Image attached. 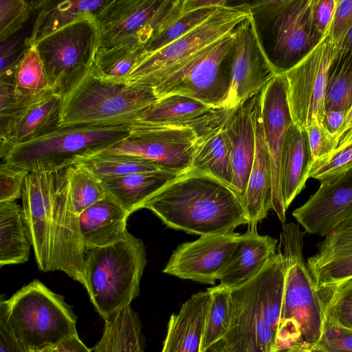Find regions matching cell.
Here are the masks:
<instances>
[{"instance_id":"1","label":"cell","mask_w":352,"mask_h":352,"mask_svg":"<svg viewBox=\"0 0 352 352\" xmlns=\"http://www.w3.org/2000/svg\"><path fill=\"white\" fill-rule=\"evenodd\" d=\"M168 227L201 236L234 232L248 224L241 198L228 186L192 169L143 205Z\"/></svg>"},{"instance_id":"2","label":"cell","mask_w":352,"mask_h":352,"mask_svg":"<svg viewBox=\"0 0 352 352\" xmlns=\"http://www.w3.org/2000/svg\"><path fill=\"white\" fill-rule=\"evenodd\" d=\"M285 273L278 250L256 275L230 289L232 318L223 339L229 352H275Z\"/></svg>"},{"instance_id":"3","label":"cell","mask_w":352,"mask_h":352,"mask_svg":"<svg viewBox=\"0 0 352 352\" xmlns=\"http://www.w3.org/2000/svg\"><path fill=\"white\" fill-rule=\"evenodd\" d=\"M303 236L298 224H283L278 250L285 273L275 352L295 344L313 345L324 327V302L303 256Z\"/></svg>"},{"instance_id":"4","label":"cell","mask_w":352,"mask_h":352,"mask_svg":"<svg viewBox=\"0 0 352 352\" xmlns=\"http://www.w3.org/2000/svg\"><path fill=\"white\" fill-rule=\"evenodd\" d=\"M157 100L150 87L107 80L91 69L62 98L58 126H131Z\"/></svg>"},{"instance_id":"5","label":"cell","mask_w":352,"mask_h":352,"mask_svg":"<svg viewBox=\"0 0 352 352\" xmlns=\"http://www.w3.org/2000/svg\"><path fill=\"white\" fill-rule=\"evenodd\" d=\"M86 287L96 311L108 320L140 294L146 255L143 242L127 232L120 241L86 250Z\"/></svg>"},{"instance_id":"6","label":"cell","mask_w":352,"mask_h":352,"mask_svg":"<svg viewBox=\"0 0 352 352\" xmlns=\"http://www.w3.org/2000/svg\"><path fill=\"white\" fill-rule=\"evenodd\" d=\"M313 0L245 3L261 46L277 74L287 71L324 38L312 17Z\"/></svg>"},{"instance_id":"7","label":"cell","mask_w":352,"mask_h":352,"mask_svg":"<svg viewBox=\"0 0 352 352\" xmlns=\"http://www.w3.org/2000/svg\"><path fill=\"white\" fill-rule=\"evenodd\" d=\"M129 133L130 126L58 127L14 146L1 160L29 172H54L102 151Z\"/></svg>"},{"instance_id":"8","label":"cell","mask_w":352,"mask_h":352,"mask_svg":"<svg viewBox=\"0 0 352 352\" xmlns=\"http://www.w3.org/2000/svg\"><path fill=\"white\" fill-rule=\"evenodd\" d=\"M16 337L28 351L55 347L78 333L76 316L64 297L38 280L23 286L5 300Z\"/></svg>"},{"instance_id":"9","label":"cell","mask_w":352,"mask_h":352,"mask_svg":"<svg viewBox=\"0 0 352 352\" xmlns=\"http://www.w3.org/2000/svg\"><path fill=\"white\" fill-rule=\"evenodd\" d=\"M50 88L61 98L91 69L100 47L93 14L81 17L32 45Z\"/></svg>"},{"instance_id":"10","label":"cell","mask_w":352,"mask_h":352,"mask_svg":"<svg viewBox=\"0 0 352 352\" xmlns=\"http://www.w3.org/2000/svg\"><path fill=\"white\" fill-rule=\"evenodd\" d=\"M234 30L200 50L153 87L157 98L179 95L219 109L228 91Z\"/></svg>"},{"instance_id":"11","label":"cell","mask_w":352,"mask_h":352,"mask_svg":"<svg viewBox=\"0 0 352 352\" xmlns=\"http://www.w3.org/2000/svg\"><path fill=\"white\" fill-rule=\"evenodd\" d=\"M249 15L245 3L219 8L204 23L140 61L125 83L152 89L200 50L232 32Z\"/></svg>"},{"instance_id":"12","label":"cell","mask_w":352,"mask_h":352,"mask_svg":"<svg viewBox=\"0 0 352 352\" xmlns=\"http://www.w3.org/2000/svg\"><path fill=\"white\" fill-rule=\"evenodd\" d=\"M204 131L138 122L129 135L101 152L126 154L150 160L160 169L178 174L191 169L195 142Z\"/></svg>"},{"instance_id":"13","label":"cell","mask_w":352,"mask_h":352,"mask_svg":"<svg viewBox=\"0 0 352 352\" xmlns=\"http://www.w3.org/2000/svg\"><path fill=\"white\" fill-rule=\"evenodd\" d=\"M338 51L328 32L307 56L283 73L293 122L302 131L315 122L322 124L328 71Z\"/></svg>"},{"instance_id":"14","label":"cell","mask_w":352,"mask_h":352,"mask_svg":"<svg viewBox=\"0 0 352 352\" xmlns=\"http://www.w3.org/2000/svg\"><path fill=\"white\" fill-rule=\"evenodd\" d=\"M69 167L54 174L50 272L62 271L85 288L86 248L71 198Z\"/></svg>"},{"instance_id":"15","label":"cell","mask_w":352,"mask_h":352,"mask_svg":"<svg viewBox=\"0 0 352 352\" xmlns=\"http://www.w3.org/2000/svg\"><path fill=\"white\" fill-rule=\"evenodd\" d=\"M171 1L109 0L95 15L100 48L138 45L143 48L164 21Z\"/></svg>"},{"instance_id":"16","label":"cell","mask_w":352,"mask_h":352,"mask_svg":"<svg viewBox=\"0 0 352 352\" xmlns=\"http://www.w3.org/2000/svg\"><path fill=\"white\" fill-rule=\"evenodd\" d=\"M276 74L261 46L249 13L234 30L229 88L219 109L236 108L259 93Z\"/></svg>"},{"instance_id":"17","label":"cell","mask_w":352,"mask_h":352,"mask_svg":"<svg viewBox=\"0 0 352 352\" xmlns=\"http://www.w3.org/2000/svg\"><path fill=\"white\" fill-rule=\"evenodd\" d=\"M259 105L271 162L272 209L284 224L287 210L281 195V159L288 130L294 122L287 101L286 80L283 74H276L261 90Z\"/></svg>"},{"instance_id":"18","label":"cell","mask_w":352,"mask_h":352,"mask_svg":"<svg viewBox=\"0 0 352 352\" xmlns=\"http://www.w3.org/2000/svg\"><path fill=\"white\" fill-rule=\"evenodd\" d=\"M239 233L201 236L179 245L163 272L182 279L214 285Z\"/></svg>"},{"instance_id":"19","label":"cell","mask_w":352,"mask_h":352,"mask_svg":"<svg viewBox=\"0 0 352 352\" xmlns=\"http://www.w3.org/2000/svg\"><path fill=\"white\" fill-rule=\"evenodd\" d=\"M54 172H30L22 189V210L40 270L50 272Z\"/></svg>"},{"instance_id":"20","label":"cell","mask_w":352,"mask_h":352,"mask_svg":"<svg viewBox=\"0 0 352 352\" xmlns=\"http://www.w3.org/2000/svg\"><path fill=\"white\" fill-rule=\"evenodd\" d=\"M292 215L305 232L322 236L352 217V168L320 182L318 190Z\"/></svg>"},{"instance_id":"21","label":"cell","mask_w":352,"mask_h":352,"mask_svg":"<svg viewBox=\"0 0 352 352\" xmlns=\"http://www.w3.org/2000/svg\"><path fill=\"white\" fill-rule=\"evenodd\" d=\"M62 98L49 89L29 100L11 118L0 124V157L14 146L43 136L58 128Z\"/></svg>"},{"instance_id":"22","label":"cell","mask_w":352,"mask_h":352,"mask_svg":"<svg viewBox=\"0 0 352 352\" xmlns=\"http://www.w3.org/2000/svg\"><path fill=\"white\" fill-rule=\"evenodd\" d=\"M324 236L307 262L318 290L352 278V217L341 221Z\"/></svg>"},{"instance_id":"23","label":"cell","mask_w":352,"mask_h":352,"mask_svg":"<svg viewBox=\"0 0 352 352\" xmlns=\"http://www.w3.org/2000/svg\"><path fill=\"white\" fill-rule=\"evenodd\" d=\"M258 94V93L235 108L226 122L231 145V188L241 201L255 157L254 113Z\"/></svg>"},{"instance_id":"24","label":"cell","mask_w":352,"mask_h":352,"mask_svg":"<svg viewBox=\"0 0 352 352\" xmlns=\"http://www.w3.org/2000/svg\"><path fill=\"white\" fill-rule=\"evenodd\" d=\"M277 240L258 234L256 226H248L237 237L219 280L228 289L236 287L256 275L276 253Z\"/></svg>"},{"instance_id":"25","label":"cell","mask_w":352,"mask_h":352,"mask_svg":"<svg viewBox=\"0 0 352 352\" xmlns=\"http://www.w3.org/2000/svg\"><path fill=\"white\" fill-rule=\"evenodd\" d=\"M259 93L254 113L255 157L242 198L248 225L252 226H257L258 222L267 217L269 210L272 209L271 162L263 129Z\"/></svg>"},{"instance_id":"26","label":"cell","mask_w":352,"mask_h":352,"mask_svg":"<svg viewBox=\"0 0 352 352\" xmlns=\"http://www.w3.org/2000/svg\"><path fill=\"white\" fill-rule=\"evenodd\" d=\"M210 298L209 289L199 292L170 316L161 352H201Z\"/></svg>"},{"instance_id":"27","label":"cell","mask_w":352,"mask_h":352,"mask_svg":"<svg viewBox=\"0 0 352 352\" xmlns=\"http://www.w3.org/2000/svg\"><path fill=\"white\" fill-rule=\"evenodd\" d=\"M130 214L107 195L79 214L80 226L86 250L104 247L122 239Z\"/></svg>"},{"instance_id":"28","label":"cell","mask_w":352,"mask_h":352,"mask_svg":"<svg viewBox=\"0 0 352 352\" xmlns=\"http://www.w3.org/2000/svg\"><path fill=\"white\" fill-rule=\"evenodd\" d=\"M109 0L34 1V19L25 45L30 47L42 38L87 14L94 15Z\"/></svg>"},{"instance_id":"29","label":"cell","mask_w":352,"mask_h":352,"mask_svg":"<svg viewBox=\"0 0 352 352\" xmlns=\"http://www.w3.org/2000/svg\"><path fill=\"white\" fill-rule=\"evenodd\" d=\"M229 116L198 137L194 145L191 169L208 175L231 188V145L226 129Z\"/></svg>"},{"instance_id":"30","label":"cell","mask_w":352,"mask_h":352,"mask_svg":"<svg viewBox=\"0 0 352 352\" xmlns=\"http://www.w3.org/2000/svg\"><path fill=\"white\" fill-rule=\"evenodd\" d=\"M311 163L306 133L293 124L288 130L281 159V195L286 210L303 190Z\"/></svg>"},{"instance_id":"31","label":"cell","mask_w":352,"mask_h":352,"mask_svg":"<svg viewBox=\"0 0 352 352\" xmlns=\"http://www.w3.org/2000/svg\"><path fill=\"white\" fill-rule=\"evenodd\" d=\"M179 175L164 170L136 173L100 181L106 193L129 214L142 208L144 203Z\"/></svg>"},{"instance_id":"32","label":"cell","mask_w":352,"mask_h":352,"mask_svg":"<svg viewBox=\"0 0 352 352\" xmlns=\"http://www.w3.org/2000/svg\"><path fill=\"white\" fill-rule=\"evenodd\" d=\"M221 109L188 97L170 95L158 98L138 122L173 126L194 124L210 120Z\"/></svg>"},{"instance_id":"33","label":"cell","mask_w":352,"mask_h":352,"mask_svg":"<svg viewBox=\"0 0 352 352\" xmlns=\"http://www.w3.org/2000/svg\"><path fill=\"white\" fill-rule=\"evenodd\" d=\"M31 243L22 208L15 202H0V266L28 261Z\"/></svg>"},{"instance_id":"34","label":"cell","mask_w":352,"mask_h":352,"mask_svg":"<svg viewBox=\"0 0 352 352\" xmlns=\"http://www.w3.org/2000/svg\"><path fill=\"white\" fill-rule=\"evenodd\" d=\"M93 352H144V339L138 314L128 306L104 321L100 340Z\"/></svg>"},{"instance_id":"35","label":"cell","mask_w":352,"mask_h":352,"mask_svg":"<svg viewBox=\"0 0 352 352\" xmlns=\"http://www.w3.org/2000/svg\"><path fill=\"white\" fill-rule=\"evenodd\" d=\"M99 181L128 175L162 170L153 162L135 155L100 152L78 161Z\"/></svg>"},{"instance_id":"36","label":"cell","mask_w":352,"mask_h":352,"mask_svg":"<svg viewBox=\"0 0 352 352\" xmlns=\"http://www.w3.org/2000/svg\"><path fill=\"white\" fill-rule=\"evenodd\" d=\"M352 106V52L338 48L328 71L326 111H349Z\"/></svg>"},{"instance_id":"37","label":"cell","mask_w":352,"mask_h":352,"mask_svg":"<svg viewBox=\"0 0 352 352\" xmlns=\"http://www.w3.org/2000/svg\"><path fill=\"white\" fill-rule=\"evenodd\" d=\"M146 55L138 45H118L99 48L91 71L102 79L125 82L136 65Z\"/></svg>"},{"instance_id":"38","label":"cell","mask_w":352,"mask_h":352,"mask_svg":"<svg viewBox=\"0 0 352 352\" xmlns=\"http://www.w3.org/2000/svg\"><path fill=\"white\" fill-rule=\"evenodd\" d=\"M208 289L211 298L206 319L201 352H205L211 346L224 338L232 318L230 289L220 285Z\"/></svg>"},{"instance_id":"39","label":"cell","mask_w":352,"mask_h":352,"mask_svg":"<svg viewBox=\"0 0 352 352\" xmlns=\"http://www.w3.org/2000/svg\"><path fill=\"white\" fill-rule=\"evenodd\" d=\"M11 69L15 91L21 99L29 100L50 89L34 46L29 47Z\"/></svg>"},{"instance_id":"40","label":"cell","mask_w":352,"mask_h":352,"mask_svg":"<svg viewBox=\"0 0 352 352\" xmlns=\"http://www.w3.org/2000/svg\"><path fill=\"white\" fill-rule=\"evenodd\" d=\"M69 185L72 201L78 214L107 195L100 182L77 164L69 167Z\"/></svg>"},{"instance_id":"41","label":"cell","mask_w":352,"mask_h":352,"mask_svg":"<svg viewBox=\"0 0 352 352\" xmlns=\"http://www.w3.org/2000/svg\"><path fill=\"white\" fill-rule=\"evenodd\" d=\"M318 291L325 296L322 297L325 318L352 329V278Z\"/></svg>"},{"instance_id":"42","label":"cell","mask_w":352,"mask_h":352,"mask_svg":"<svg viewBox=\"0 0 352 352\" xmlns=\"http://www.w3.org/2000/svg\"><path fill=\"white\" fill-rule=\"evenodd\" d=\"M219 8H205L182 13L167 28L151 37L144 46V51L151 54L163 48L204 23Z\"/></svg>"},{"instance_id":"43","label":"cell","mask_w":352,"mask_h":352,"mask_svg":"<svg viewBox=\"0 0 352 352\" xmlns=\"http://www.w3.org/2000/svg\"><path fill=\"white\" fill-rule=\"evenodd\" d=\"M34 11V1L0 0L1 43L23 30Z\"/></svg>"},{"instance_id":"44","label":"cell","mask_w":352,"mask_h":352,"mask_svg":"<svg viewBox=\"0 0 352 352\" xmlns=\"http://www.w3.org/2000/svg\"><path fill=\"white\" fill-rule=\"evenodd\" d=\"M352 168V140L311 164L308 177L320 182L333 179Z\"/></svg>"},{"instance_id":"45","label":"cell","mask_w":352,"mask_h":352,"mask_svg":"<svg viewBox=\"0 0 352 352\" xmlns=\"http://www.w3.org/2000/svg\"><path fill=\"white\" fill-rule=\"evenodd\" d=\"M310 349L312 352H352V329L325 318L321 336Z\"/></svg>"},{"instance_id":"46","label":"cell","mask_w":352,"mask_h":352,"mask_svg":"<svg viewBox=\"0 0 352 352\" xmlns=\"http://www.w3.org/2000/svg\"><path fill=\"white\" fill-rule=\"evenodd\" d=\"M30 172L13 164L2 162L0 165V202L15 201L21 197L23 185Z\"/></svg>"},{"instance_id":"47","label":"cell","mask_w":352,"mask_h":352,"mask_svg":"<svg viewBox=\"0 0 352 352\" xmlns=\"http://www.w3.org/2000/svg\"><path fill=\"white\" fill-rule=\"evenodd\" d=\"M312 162L331 154L338 146L339 140L331 135L322 123L315 122L305 130Z\"/></svg>"},{"instance_id":"48","label":"cell","mask_w":352,"mask_h":352,"mask_svg":"<svg viewBox=\"0 0 352 352\" xmlns=\"http://www.w3.org/2000/svg\"><path fill=\"white\" fill-rule=\"evenodd\" d=\"M30 33L23 30L1 43L0 74L14 67L22 57L29 47L25 39Z\"/></svg>"},{"instance_id":"49","label":"cell","mask_w":352,"mask_h":352,"mask_svg":"<svg viewBox=\"0 0 352 352\" xmlns=\"http://www.w3.org/2000/svg\"><path fill=\"white\" fill-rule=\"evenodd\" d=\"M352 27V0H338L329 30L333 43L339 47Z\"/></svg>"},{"instance_id":"50","label":"cell","mask_w":352,"mask_h":352,"mask_svg":"<svg viewBox=\"0 0 352 352\" xmlns=\"http://www.w3.org/2000/svg\"><path fill=\"white\" fill-rule=\"evenodd\" d=\"M0 352H28L14 334L3 298L0 302Z\"/></svg>"},{"instance_id":"51","label":"cell","mask_w":352,"mask_h":352,"mask_svg":"<svg viewBox=\"0 0 352 352\" xmlns=\"http://www.w3.org/2000/svg\"><path fill=\"white\" fill-rule=\"evenodd\" d=\"M338 0H313L314 23L323 36L329 31Z\"/></svg>"},{"instance_id":"52","label":"cell","mask_w":352,"mask_h":352,"mask_svg":"<svg viewBox=\"0 0 352 352\" xmlns=\"http://www.w3.org/2000/svg\"><path fill=\"white\" fill-rule=\"evenodd\" d=\"M347 111H326L322 124L326 129L339 140L338 135L344 124Z\"/></svg>"},{"instance_id":"53","label":"cell","mask_w":352,"mask_h":352,"mask_svg":"<svg viewBox=\"0 0 352 352\" xmlns=\"http://www.w3.org/2000/svg\"><path fill=\"white\" fill-rule=\"evenodd\" d=\"M230 2L226 0H183L182 13L205 8H216L227 6Z\"/></svg>"},{"instance_id":"54","label":"cell","mask_w":352,"mask_h":352,"mask_svg":"<svg viewBox=\"0 0 352 352\" xmlns=\"http://www.w3.org/2000/svg\"><path fill=\"white\" fill-rule=\"evenodd\" d=\"M54 352H93L79 338L78 333L72 335L54 348Z\"/></svg>"},{"instance_id":"55","label":"cell","mask_w":352,"mask_h":352,"mask_svg":"<svg viewBox=\"0 0 352 352\" xmlns=\"http://www.w3.org/2000/svg\"><path fill=\"white\" fill-rule=\"evenodd\" d=\"M338 138L339 139L338 146L352 140V106L346 113L344 124L338 133Z\"/></svg>"},{"instance_id":"56","label":"cell","mask_w":352,"mask_h":352,"mask_svg":"<svg viewBox=\"0 0 352 352\" xmlns=\"http://www.w3.org/2000/svg\"><path fill=\"white\" fill-rule=\"evenodd\" d=\"M338 48L346 51L352 52V27L349 31L344 41Z\"/></svg>"},{"instance_id":"57","label":"cell","mask_w":352,"mask_h":352,"mask_svg":"<svg viewBox=\"0 0 352 352\" xmlns=\"http://www.w3.org/2000/svg\"><path fill=\"white\" fill-rule=\"evenodd\" d=\"M205 352H229L224 341L222 340L208 349Z\"/></svg>"},{"instance_id":"58","label":"cell","mask_w":352,"mask_h":352,"mask_svg":"<svg viewBox=\"0 0 352 352\" xmlns=\"http://www.w3.org/2000/svg\"><path fill=\"white\" fill-rule=\"evenodd\" d=\"M284 352H312L310 346L305 344H295Z\"/></svg>"},{"instance_id":"59","label":"cell","mask_w":352,"mask_h":352,"mask_svg":"<svg viewBox=\"0 0 352 352\" xmlns=\"http://www.w3.org/2000/svg\"><path fill=\"white\" fill-rule=\"evenodd\" d=\"M54 347H49V348H46L43 350H41V351H30V352H54Z\"/></svg>"}]
</instances>
